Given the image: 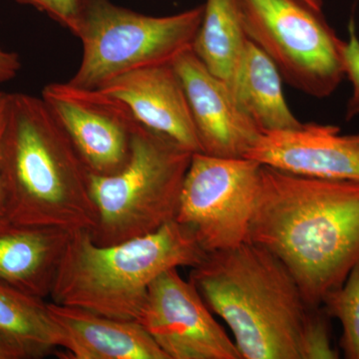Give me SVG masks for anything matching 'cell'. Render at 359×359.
Masks as SVG:
<instances>
[{
    "mask_svg": "<svg viewBox=\"0 0 359 359\" xmlns=\"http://www.w3.org/2000/svg\"><path fill=\"white\" fill-rule=\"evenodd\" d=\"M18 4L34 7L70 32L74 30L82 0H14Z\"/></svg>",
    "mask_w": 359,
    "mask_h": 359,
    "instance_id": "44dd1931",
    "label": "cell"
},
{
    "mask_svg": "<svg viewBox=\"0 0 359 359\" xmlns=\"http://www.w3.org/2000/svg\"><path fill=\"white\" fill-rule=\"evenodd\" d=\"M248 40L238 0L205 1L192 50L203 65L230 88Z\"/></svg>",
    "mask_w": 359,
    "mask_h": 359,
    "instance_id": "e0dca14e",
    "label": "cell"
},
{
    "mask_svg": "<svg viewBox=\"0 0 359 359\" xmlns=\"http://www.w3.org/2000/svg\"><path fill=\"white\" fill-rule=\"evenodd\" d=\"M89 171L41 97L9 93L0 145L2 216L16 223L93 230Z\"/></svg>",
    "mask_w": 359,
    "mask_h": 359,
    "instance_id": "3957f363",
    "label": "cell"
},
{
    "mask_svg": "<svg viewBox=\"0 0 359 359\" xmlns=\"http://www.w3.org/2000/svg\"><path fill=\"white\" fill-rule=\"evenodd\" d=\"M73 231L0 216V280L42 299L50 297Z\"/></svg>",
    "mask_w": 359,
    "mask_h": 359,
    "instance_id": "9a60e30c",
    "label": "cell"
},
{
    "mask_svg": "<svg viewBox=\"0 0 359 359\" xmlns=\"http://www.w3.org/2000/svg\"><path fill=\"white\" fill-rule=\"evenodd\" d=\"M137 321L168 359H242L197 287L177 268L151 283Z\"/></svg>",
    "mask_w": 359,
    "mask_h": 359,
    "instance_id": "9c48e42d",
    "label": "cell"
},
{
    "mask_svg": "<svg viewBox=\"0 0 359 359\" xmlns=\"http://www.w3.org/2000/svg\"><path fill=\"white\" fill-rule=\"evenodd\" d=\"M348 36V40L344 44L342 56L344 75L353 85V93L346 107L347 121L359 116V39L353 20L349 21Z\"/></svg>",
    "mask_w": 359,
    "mask_h": 359,
    "instance_id": "ffe728a7",
    "label": "cell"
},
{
    "mask_svg": "<svg viewBox=\"0 0 359 359\" xmlns=\"http://www.w3.org/2000/svg\"><path fill=\"white\" fill-rule=\"evenodd\" d=\"M231 89L241 109L263 133L297 128L302 124L285 101L280 70L250 39Z\"/></svg>",
    "mask_w": 359,
    "mask_h": 359,
    "instance_id": "2e32d148",
    "label": "cell"
},
{
    "mask_svg": "<svg viewBox=\"0 0 359 359\" xmlns=\"http://www.w3.org/2000/svg\"><path fill=\"white\" fill-rule=\"evenodd\" d=\"M20 69L21 62L18 54L0 48V84L14 79Z\"/></svg>",
    "mask_w": 359,
    "mask_h": 359,
    "instance_id": "7402d4cb",
    "label": "cell"
},
{
    "mask_svg": "<svg viewBox=\"0 0 359 359\" xmlns=\"http://www.w3.org/2000/svg\"><path fill=\"white\" fill-rule=\"evenodd\" d=\"M128 108L142 126L193 153H203L190 105L173 63L130 71L100 87Z\"/></svg>",
    "mask_w": 359,
    "mask_h": 359,
    "instance_id": "4fadbf2b",
    "label": "cell"
},
{
    "mask_svg": "<svg viewBox=\"0 0 359 359\" xmlns=\"http://www.w3.org/2000/svg\"><path fill=\"white\" fill-rule=\"evenodd\" d=\"M208 308L226 323L242 359H335L323 306H313L273 252L248 242L208 252L191 269Z\"/></svg>",
    "mask_w": 359,
    "mask_h": 359,
    "instance_id": "6da1fadb",
    "label": "cell"
},
{
    "mask_svg": "<svg viewBox=\"0 0 359 359\" xmlns=\"http://www.w3.org/2000/svg\"><path fill=\"white\" fill-rule=\"evenodd\" d=\"M249 241L282 259L309 304L323 306L359 261V182L262 165Z\"/></svg>",
    "mask_w": 359,
    "mask_h": 359,
    "instance_id": "7a4b0ae2",
    "label": "cell"
},
{
    "mask_svg": "<svg viewBox=\"0 0 359 359\" xmlns=\"http://www.w3.org/2000/svg\"><path fill=\"white\" fill-rule=\"evenodd\" d=\"M261 168L248 158L194 153L176 221L193 231L207 254L249 241Z\"/></svg>",
    "mask_w": 359,
    "mask_h": 359,
    "instance_id": "ba28073f",
    "label": "cell"
},
{
    "mask_svg": "<svg viewBox=\"0 0 359 359\" xmlns=\"http://www.w3.org/2000/svg\"><path fill=\"white\" fill-rule=\"evenodd\" d=\"M245 158L297 176L359 182V134H341L334 125L264 132Z\"/></svg>",
    "mask_w": 359,
    "mask_h": 359,
    "instance_id": "8fae6325",
    "label": "cell"
},
{
    "mask_svg": "<svg viewBox=\"0 0 359 359\" xmlns=\"http://www.w3.org/2000/svg\"><path fill=\"white\" fill-rule=\"evenodd\" d=\"M238 1L248 39L273 60L285 81L318 99L337 91L346 76V41L320 11L302 0Z\"/></svg>",
    "mask_w": 359,
    "mask_h": 359,
    "instance_id": "52a82bcc",
    "label": "cell"
},
{
    "mask_svg": "<svg viewBox=\"0 0 359 359\" xmlns=\"http://www.w3.org/2000/svg\"><path fill=\"white\" fill-rule=\"evenodd\" d=\"M174 66L185 88L202 152L245 158L263 132L241 109L230 86L212 74L192 49L181 54Z\"/></svg>",
    "mask_w": 359,
    "mask_h": 359,
    "instance_id": "7c38bea8",
    "label": "cell"
},
{
    "mask_svg": "<svg viewBox=\"0 0 359 359\" xmlns=\"http://www.w3.org/2000/svg\"><path fill=\"white\" fill-rule=\"evenodd\" d=\"M204 6L173 15H145L110 0H82L72 34L81 40V63L69 80L97 89L130 71L173 63L192 49Z\"/></svg>",
    "mask_w": 359,
    "mask_h": 359,
    "instance_id": "8992f818",
    "label": "cell"
},
{
    "mask_svg": "<svg viewBox=\"0 0 359 359\" xmlns=\"http://www.w3.org/2000/svg\"><path fill=\"white\" fill-rule=\"evenodd\" d=\"M0 359H27V356L18 344L0 334Z\"/></svg>",
    "mask_w": 359,
    "mask_h": 359,
    "instance_id": "603a6c76",
    "label": "cell"
},
{
    "mask_svg": "<svg viewBox=\"0 0 359 359\" xmlns=\"http://www.w3.org/2000/svg\"><path fill=\"white\" fill-rule=\"evenodd\" d=\"M193 152L137 123L131 152L122 170L89 174L97 222L90 231L97 245L144 237L176 219L182 187Z\"/></svg>",
    "mask_w": 359,
    "mask_h": 359,
    "instance_id": "5b68a950",
    "label": "cell"
},
{
    "mask_svg": "<svg viewBox=\"0 0 359 359\" xmlns=\"http://www.w3.org/2000/svg\"><path fill=\"white\" fill-rule=\"evenodd\" d=\"M47 304L0 280V334L18 344L27 358H44L62 346V334Z\"/></svg>",
    "mask_w": 359,
    "mask_h": 359,
    "instance_id": "ac0fdd59",
    "label": "cell"
},
{
    "mask_svg": "<svg viewBox=\"0 0 359 359\" xmlns=\"http://www.w3.org/2000/svg\"><path fill=\"white\" fill-rule=\"evenodd\" d=\"M323 306L341 325L340 348L344 358L359 359V261L342 285L327 295Z\"/></svg>",
    "mask_w": 359,
    "mask_h": 359,
    "instance_id": "d6986e66",
    "label": "cell"
},
{
    "mask_svg": "<svg viewBox=\"0 0 359 359\" xmlns=\"http://www.w3.org/2000/svg\"><path fill=\"white\" fill-rule=\"evenodd\" d=\"M41 98L89 173L109 176L124 168L138 122L121 101L100 89L83 88L69 81L46 85Z\"/></svg>",
    "mask_w": 359,
    "mask_h": 359,
    "instance_id": "30bf717a",
    "label": "cell"
},
{
    "mask_svg": "<svg viewBox=\"0 0 359 359\" xmlns=\"http://www.w3.org/2000/svg\"><path fill=\"white\" fill-rule=\"evenodd\" d=\"M9 93L0 92V145H1L2 135L6 126L7 107H8ZM0 216H2V187L0 178Z\"/></svg>",
    "mask_w": 359,
    "mask_h": 359,
    "instance_id": "cb8c5ba5",
    "label": "cell"
},
{
    "mask_svg": "<svg viewBox=\"0 0 359 359\" xmlns=\"http://www.w3.org/2000/svg\"><path fill=\"white\" fill-rule=\"evenodd\" d=\"M302 1L306 2V4L316 9V11H323V0H302Z\"/></svg>",
    "mask_w": 359,
    "mask_h": 359,
    "instance_id": "d4e9b609",
    "label": "cell"
},
{
    "mask_svg": "<svg viewBox=\"0 0 359 359\" xmlns=\"http://www.w3.org/2000/svg\"><path fill=\"white\" fill-rule=\"evenodd\" d=\"M69 359H168L139 321L108 318L49 302Z\"/></svg>",
    "mask_w": 359,
    "mask_h": 359,
    "instance_id": "5bb4252c",
    "label": "cell"
},
{
    "mask_svg": "<svg viewBox=\"0 0 359 359\" xmlns=\"http://www.w3.org/2000/svg\"><path fill=\"white\" fill-rule=\"evenodd\" d=\"M207 252L176 219L144 237L97 245L89 231H74L50 294L51 302L108 318L138 320L149 287L174 268L202 263Z\"/></svg>",
    "mask_w": 359,
    "mask_h": 359,
    "instance_id": "277c9868",
    "label": "cell"
}]
</instances>
